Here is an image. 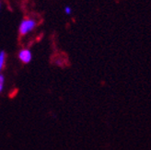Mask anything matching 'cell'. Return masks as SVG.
<instances>
[{"label":"cell","mask_w":151,"mask_h":150,"mask_svg":"<svg viewBox=\"0 0 151 150\" xmlns=\"http://www.w3.org/2000/svg\"><path fill=\"white\" fill-rule=\"evenodd\" d=\"M18 57L21 63L29 64V63H31L32 60V52L29 49L23 48V49L19 50V54H18Z\"/></svg>","instance_id":"2"},{"label":"cell","mask_w":151,"mask_h":150,"mask_svg":"<svg viewBox=\"0 0 151 150\" xmlns=\"http://www.w3.org/2000/svg\"><path fill=\"white\" fill-rule=\"evenodd\" d=\"M37 26V22L33 19H24L20 21L19 26V32L21 36L31 33Z\"/></svg>","instance_id":"1"},{"label":"cell","mask_w":151,"mask_h":150,"mask_svg":"<svg viewBox=\"0 0 151 150\" xmlns=\"http://www.w3.org/2000/svg\"><path fill=\"white\" fill-rule=\"evenodd\" d=\"M64 12H65V15H67V16H71L73 10H72V9H71V6H65V9H64Z\"/></svg>","instance_id":"5"},{"label":"cell","mask_w":151,"mask_h":150,"mask_svg":"<svg viewBox=\"0 0 151 150\" xmlns=\"http://www.w3.org/2000/svg\"><path fill=\"white\" fill-rule=\"evenodd\" d=\"M5 87V77L2 74H0V93L3 91Z\"/></svg>","instance_id":"4"},{"label":"cell","mask_w":151,"mask_h":150,"mask_svg":"<svg viewBox=\"0 0 151 150\" xmlns=\"http://www.w3.org/2000/svg\"><path fill=\"white\" fill-rule=\"evenodd\" d=\"M1 6H2V4H1V2H0V9H1Z\"/></svg>","instance_id":"6"},{"label":"cell","mask_w":151,"mask_h":150,"mask_svg":"<svg viewBox=\"0 0 151 150\" xmlns=\"http://www.w3.org/2000/svg\"><path fill=\"white\" fill-rule=\"evenodd\" d=\"M6 55L4 51H0V73L3 70L5 64H6Z\"/></svg>","instance_id":"3"}]
</instances>
